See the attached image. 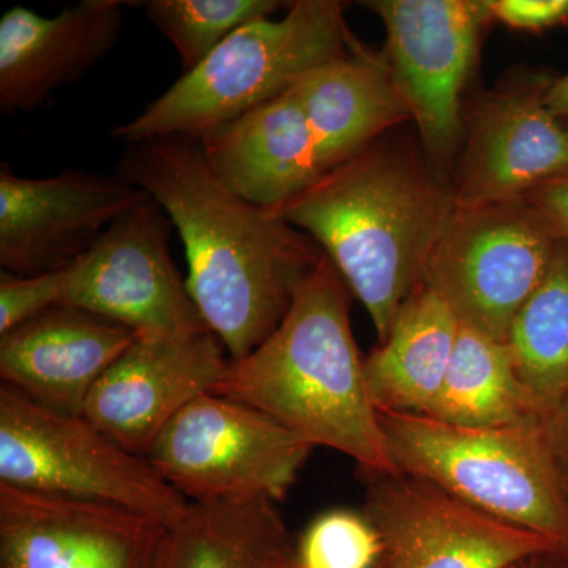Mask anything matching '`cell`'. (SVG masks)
Segmentation results:
<instances>
[{
	"instance_id": "3",
	"label": "cell",
	"mask_w": 568,
	"mask_h": 568,
	"mask_svg": "<svg viewBox=\"0 0 568 568\" xmlns=\"http://www.w3.org/2000/svg\"><path fill=\"white\" fill-rule=\"evenodd\" d=\"M349 286L323 256L274 334L212 394L261 410L313 446L353 458L365 476L398 474L351 325Z\"/></svg>"
},
{
	"instance_id": "12",
	"label": "cell",
	"mask_w": 568,
	"mask_h": 568,
	"mask_svg": "<svg viewBox=\"0 0 568 568\" xmlns=\"http://www.w3.org/2000/svg\"><path fill=\"white\" fill-rule=\"evenodd\" d=\"M555 78L525 73L465 108L454 190L457 207L525 200L568 170V130L549 112Z\"/></svg>"
},
{
	"instance_id": "17",
	"label": "cell",
	"mask_w": 568,
	"mask_h": 568,
	"mask_svg": "<svg viewBox=\"0 0 568 568\" xmlns=\"http://www.w3.org/2000/svg\"><path fill=\"white\" fill-rule=\"evenodd\" d=\"M125 2L82 0L55 17L17 6L0 18V111L32 112L102 62L121 37Z\"/></svg>"
},
{
	"instance_id": "9",
	"label": "cell",
	"mask_w": 568,
	"mask_h": 568,
	"mask_svg": "<svg viewBox=\"0 0 568 568\" xmlns=\"http://www.w3.org/2000/svg\"><path fill=\"white\" fill-rule=\"evenodd\" d=\"M558 237L528 200L457 207L424 284L459 323L506 342L519 308L544 278Z\"/></svg>"
},
{
	"instance_id": "32",
	"label": "cell",
	"mask_w": 568,
	"mask_h": 568,
	"mask_svg": "<svg viewBox=\"0 0 568 568\" xmlns=\"http://www.w3.org/2000/svg\"><path fill=\"white\" fill-rule=\"evenodd\" d=\"M271 568H294L293 551H291L290 555L284 556L283 559H280L278 562H275L274 566H272Z\"/></svg>"
},
{
	"instance_id": "20",
	"label": "cell",
	"mask_w": 568,
	"mask_h": 568,
	"mask_svg": "<svg viewBox=\"0 0 568 568\" xmlns=\"http://www.w3.org/2000/svg\"><path fill=\"white\" fill-rule=\"evenodd\" d=\"M459 331L457 315L422 284L403 304L387 338L364 358L377 410L426 414L446 381Z\"/></svg>"
},
{
	"instance_id": "30",
	"label": "cell",
	"mask_w": 568,
	"mask_h": 568,
	"mask_svg": "<svg viewBox=\"0 0 568 568\" xmlns=\"http://www.w3.org/2000/svg\"><path fill=\"white\" fill-rule=\"evenodd\" d=\"M545 102L549 112L568 130V73L552 80Z\"/></svg>"
},
{
	"instance_id": "7",
	"label": "cell",
	"mask_w": 568,
	"mask_h": 568,
	"mask_svg": "<svg viewBox=\"0 0 568 568\" xmlns=\"http://www.w3.org/2000/svg\"><path fill=\"white\" fill-rule=\"evenodd\" d=\"M313 448L261 410L205 394L168 424L148 459L190 503L275 504Z\"/></svg>"
},
{
	"instance_id": "5",
	"label": "cell",
	"mask_w": 568,
	"mask_h": 568,
	"mask_svg": "<svg viewBox=\"0 0 568 568\" xmlns=\"http://www.w3.org/2000/svg\"><path fill=\"white\" fill-rule=\"evenodd\" d=\"M377 414L396 473L422 478L491 517L547 537L568 559V510L541 418L465 426L426 414Z\"/></svg>"
},
{
	"instance_id": "27",
	"label": "cell",
	"mask_w": 568,
	"mask_h": 568,
	"mask_svg": "<svg viewBox=\"0 0 568 568\" xmlns=\"http://www.w3.org/2000/svg\"><path fill=\"white\" fill-rule=\"evenodd\" d=\"M491 20L518 31H544L568 22V0H487Z\"/></svg>"
},
{
	"instance_id": "29",
	"label": "cell",
	"mask_w": 568,
	"mask_h": 568,
	"mask_svg": "<svg viewBox=\"0 0 568 568\" xmlns=\"http://www.w3.org/2000/svg\"><path fill=\"white\" fill-rule=\"evenodd\" d=\"M558 239H568V170L526 196Z\"/></svg>"
},
{
	"instance_id": "6",
	"label": "cell",
	"mask_w": 568,
	"mask_h": 568,
	"mask_svg": "<svg viewBox=\"0 0 568 568\" xmlns=\"http://www.w3.org/2000/svg\"><path fill=\"white\" fill-rule=\"evenodd\" d=\"M0 485L125 508L166 528L192 504L148 458L130 454L88 418L7 386L0 388Z\"/></svg>"
},
{
	"instance_id": "15",
	"label": "cell",
	"mask_w": 568,
	"mask_h": 568,
	"mask_svg": "<svg viewBox=\"0 0 568 568\" xmlns=\"http://www.w3.org/2000/svg\"><path fill=\"white\" fill-rule=\"evenodd\" d=\"M166 530L125 508L0 485V568H159Z\"/></svg>"
},
{
	"instance_id": "26",
	"label": "cell",
	"mask_w": 568,
	"mask_h": 568,
	"mask_svg": "<svg viewBox=\"0 0 568 568\" xmlns=\"http://www.w3.org/2000/svg\"><path fill=\"white\" fill-rule=\"evenodd\" d=\"M62 271L37 276L0 274V335L62 302Z\"/></svg>"
},
{
	"instance_id": "2",
	"label": "cell",
	"mask_w": 568,
	"mask_h": 568,
	"mask_svg": "<svg viewBox=\"0 0 568 568\" xmlns=\"http://www.w3.org/2000/svg\"><path fill=\"white\" fill-rule=\"evenodd\" d=\"M384 136L271 209L321 246L365 305L379 343L424 284L457 209L452 183L425 153Z\"/></svg>"
},
{
	"instance_id": "24",
	"label": "cell",
	"mask_w": 568,
	"mask_h": 568,
	"mask_svg": "<svg viewBox=\"0 0 568 568\" xmlns=\"http://www.w3.org/2000/svg\"><path fill=\"white\" fill-rule=\"evenodd\" d=\"M276 0H148L145 17L174 44L183 71L203 63L227 37L250 22L272 18Z\"/></svg>"
},
{
	"instance_id": "25",
	"label": "cell",
	"mask_w": 568,
	"mask_h": 568,
	"mask_svg": "<svg viewBox=\"0 0 568 568\" xmlns=\"http://www.w3.org/2000/svg\"><path fill=\"white\" fill-rule=\"evenodd\" d=\"M294 568H386V544L364 510L317 515L294 544Z\"/></svg>"
},
{
	"instance_id": "10",
	"label": "cell",
	"mask_w": 568,
	"mask_h": 568,
	"mask_svg": "<svg viewBox=\"0 0 568 568\" xmlns=\"http://www.w3.org/2000/svg\"><path fill=\"white\" fill-rule=\"evenodd\" d=\"M174 224L151 196L122 213L62 271L61 304L129 325L138 334L211 331L170 252Z\"/></svg>"
},
{
	"instance_id": "18",
	"label": "cell",
	"mask_w": 568,
	"mask_h": 568,
	"mask_svg": "<svg viewBox=\"0 0 568 568\" xmlns=\"http://www.w3.org/2000/svg\"><path fill=\"white\" fill-rule=\"evenodd\" d=\"M200 140L220 179L264 209L287 203L328 171L293 88Z\"/></svg>"
},
{
	"instance_id": "14",
	"label": "cell",
	"mask_w": 568,
	"mask_h": 568,
	"mask_svg": "<svg viewBox=\"0 0 568 568\" xmlns=\"http://www.w3.org/2000/svg\"><path fill=\"white\" fill-rule=\"evenodd\" d=\"M149 194L121 175L65 171L22 178L0 166V264L17 276L63 271L77 263L122 213Z\"/></svg>"
},
{
	"instance_id": "28",
	"label": "cell",
	"mask_w": 568,
	"mask_h": 568,
	"mask_svg": "<svg viewBox=\"0 0 568 568\" xmlns=\"http://www.w3.org/2000/svg\"><path fill=\"white\" fill-rule=\"evenodd\" d=\"M540 426L568 510V395L541 416Z\"/></svg>"
},
{
	"instance_id": "16",
	"label": "cell",
	"mask_w": 568,
	"mask_h": 568,
	"mask_svg": "<svg viewBox=\"0 0 568 568\" xmlns=\"http://www.w3.org/2000/svg\"><path fill=\"white\" fill-rule=\"evenodd\" d=\"M136 336L110 317L54 305L0 335V377L41 406L82 416L97 381Z\"/></svg>"
},
{
	"instance_id": "23",
	"label": "cell",
	"mask_w": 568,
	"mask_h": 568,
	"mask_svg": "<svg viewBox=\"0 0 568 568\" xmlns=\"http://www.w3.org/2000/svg\"><path fill=\"white\" fill-rule=\"evenodd\" d=\"M506 343L521 383L544 414L568 395V239L519 308Z\"/></svg>"
},
{
	"instance_id": "33",
	"label": "cell",
	"mask_w": 568,
	"mask_h": 568,
	"mask_svg": "<svg viewBox=\"0 0 568 568\" xmlns=\"http://www.w3.org/2000/svg\"><path fill=\"white\" fill-rule=\"evenodd\" d=\"M559 568H568V559L560 560V567Z\"/></svg>"
},
{
	"instance_id": "8",
	"label": "cell",
	"mask_w": 568,
	"mask_h": 568,
	"mask_svg": "<svg viewBox=\"0 0 568 568\" xmlns=\"http://www.w3.org/2000/svg\"><path fill=\"white\" fill-rule=\"evenodd\" d=\"M386 28L381 51L436 173L446 179L465 138L463 91L476 65L487 0H372Z\"/></svg>"
},
{
	"instance_id": "19",
	"label": "cell",
	"mask_w": 568,
	"mask_h": 568,
	"mask_svg": "<svg viewBox=\"0 0 568 568\" xmlns=\"http://www.w3.org/2000/svg\"><path fill=\"white\" fill-rule=\"evenodd\" d=\"M293 89L328 171L410 121L383 55L366 50L357 40L349 54L308 71Z\"/></svg>"
},
{
	"instance_id": "11",
	"label": "cell",
	"mask_w": 568,
	"mask_h": 568,
	"mask_svg": "<svg viewBox=\"0 0 568 568\" xmlns=\"http://www.w3.org/2000/svg\"><path fill=\"white\" fill-rule=\"evenodd\" d=\"M362 510L386 544V568H514L560 549L532 530L508 525L406 476H366Z\"/></svg>"
},
{
	"instance_id": "13",
	"label": "cell",
	"mask_w": 568,
	"mask_h": 568,
	"mask_svg": "<svg viewBox=\"0 0 568 568\" xmlns=\"http://www.w3.org/2000/svg\"><path fill=\"white\" fill-rule=\"evenodd\" d=\"M231 357L212 331L138 334L97 381L82 417L138 457L190 403L212 394Z\"/></svg>"
},
{
	"instance_id": "31",
	"label": "cell",
	"mask_w": 568,
	"mask_h": 568,
	"mask_svg": "<svg viewBox=\"0 0 568 568\" xmlns=\"http://www.w3.org/2000/svg\"><path fill=\"white\" fill-rule=\"evenodd\" d=\"M560 560L562 558L558 555L537 556V558L525 560L514 568H559Z\"/></svg>"
},
{
	"instance_id": "21",
	"label": "cell",
	"mask_w": 568,
	"mask_h": 568,
	"mask_svg": "<svg viewBox=\"0 0 568 568\" xmlns=\"http://www.w3.org/2000/svg\"><path fill=\"white\" fill-rule=\"evenodd\" d=\"M293 548L271 500L192 503L164 534L159 568H271Z\"/></svg>"
},
{
	"instance_id": "22",
	"label": "cell",
	"mask_w": 568,
	"mask_h": 568,
	"mask_svg": "<svg viewBox=\"0 0 568 568\" xmlns=\"http://www.w3.org/2000/svg\"><path fill=\"white\" fill-rule=\"evenodd\" d=\"M426 416L465 426L540 420L544 410L521 383L508 345L459 323L444 386Z\"/></svg>"
},
{
	"instance_id": "4",
	"label": "cell",
	"mask_w": 568,
	"mask_h": 568,
	"mask_svg": "<svg viewBox=\"0 0 568 568\" xmlns=\"http://www.w3.org/2000/svg\"><path fill=\"white\" fill-rule=\"evenodd\" d=\"M338 0H297L282 20L250 22L112 132L126 142L201 138L271 102L308 71L345 58L354 37Z\"/></svg>"
},
{
	"instance_id": "1",
	"label": "cell",
	"mask_w": 568,
	"mask_h": 568,
	"mask_svg": "<svg viewBox=\"0 0 568 568\" xmlns=\"http://www.w3.org/2000/svg\"><path fill=\"white\" fill-rule=\"evenodd\" d=\"M118 175L156 201L185 246L186 286L231 361L265 342L324 252L271 209L234 193L213 171L200 138L126 145Z\"/></svg>"
}]
</instances>
